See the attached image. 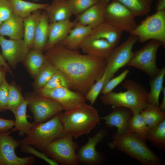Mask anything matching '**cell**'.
I'll use <instances>...</instances> for the list:
<instances>
[{"label":"cell","mask_w":165,"mask_h":165,"mask_svg":"<svg viewBox=\"0 0 165 165\" xmlns=\"http://www.w3.org/2000/svg\"><path fill=\"white\" fill-rule=\"evenodd\" d=\"M57 70L54 66L46 60L35 78L34 86L36 90L43 87Z\"/></svg>","instance_id":"33"},{"label":"cell","mask_w":165,"mask_h":165,"mask_svg":"<svg viewBox=\"0 0 165 165\" xmlns=\"http://www.w3.org/2000/svg\"><path fill=\"white\" fill-rule=\"evenodd\" d=\"M126 89L124 92L112 91L103 95L101 101L104 105L113 107H120L130 110L133 114L139 113L149 104L148 92L137 82L128 80L123 84Z\"/></svg>","instance_id":"3"},{"label":"cell","mask_w":165,"mask_h":165,"mask_svg":"<svg viewBox=\"0 0 165 165\" xmlns=\"http://www.w3.org/2000/svg\"><path fill=\"white\" fill-rule=\"evenodd\" d=\"M36 91L37 93L58 102L65 111L73 109L85 103L86 99L84 95L67 88L60 87L51 89L40 88Z\"/></svg>","instance_id":"14"},{"label":"cell","mask_w":165,"mask_h":165,"mask_svg":"<svg viewBox=\"0 0 165 165\" xmlns=\"http://www.w3.org/2000/svg\"><path fill=\"white\" fill-rule=\"evenodd\" d=\"M11 131L0 132V165H31L35 159L32 156L20 157L15 149L21 143L10 135Z\"/></svg>","instance_id":"12"},{"label":"cell","mask_w":165,"mask_h":165,"mask_svg":"<svg viewBox=\"0 0 165 165\" xmlns=\"http://www.w3.org/2000/svg\"><path fill=\"white\" fill-rule=\"evenodd\" d=\"M115 47L105 39L94 38L89 35L85 38L79 47L86 54L105 60Z\"/></svg>","instance_id":"17"},{"label":"cell","mask_w":165,"mask_h":165,"mask_svg":"<svg viewBox=\"0 0 165 165\" xmlns=\"http://www.w3.org/2000/svg\"><path fill=\"white\" fill-rule=\"evenodd\" d=\"M135 17L123 5L117 2L112 1L106 6L104 21L122 31L130 33L137 25Z\"/></svg>","instance_id":"11"},{"label":"cell","mask_w":165,"mask_h":165,"mask_svg":"<svg viewBox=\"0 0 165 165\" xmlns=\"http://www.w3.org/2000/svg\"><path fill=\"white\" fill-rule=\"evenodd\" d=\"M106 75L104 73L102 76L91 86L85 96L86 100L88 101L91 105L95 102L99 94L104 86Z\"/></svg>","instance_id":"38"},{"label":"cell","mask_w":165,"mask_h":165,"mask_svg":"<svg viewBox=\"0 0 165 165\" xmlns=\"http://www.w3.org/2000/svg\"><path fill=\"white\" fill-rule=\"evenodd\" d=\"M66 135L75 138L89 134L100 119L97 110L85 103L73 109L59 113Z\"/></svg>","instance_id":"4"},{"label":"cell","mask_w":165,"mask_h":165,"mask_svg":"<svg viewBox=\"0 0 165 165\" xmlns=\"http://www.w3.org/2000/svg\"><path fill=\"white\" fill-rule=\"evenodd\" d=\"M156 9V11L165 10V0H157Z\"/></svg>","instance_id":"44"},{"label":"cell","mask_w":165,"mask_h":165,"mask_svg":"<svg viewBox=\"0 0 165 165\" xmlns=\"http://www.w3.org/2000/svg\"><path fill=\"white\" fill-rule=\"evenodd\" d=\"M9 86L5 78L0 85V112L7 110Z\"/></svg>","instance_id":"41"},{"label":"cell","mask_w":165,"mask_h":165,"mask_svg":"<svg viewBox=\"0 0 165 165\" xmlns=\"http://www.w3.org/2000/svg\"><path fill=\"white\" fill-rule=\"evenodd\" d=\"M2 22H3L2 21V19H1V16H0V26L1 25V24L2 23Z\"/></svg>","instance_id":"49"},{"label":"cell","mask_w":165,"mask_h":165,"mask_svg":"<svg viewBox=\"0 0 165 165\" xmlns=\"http://www.w3.org/2000/svg\"><path fill=\"white\" fill-rule=\"evenodd\" d=\"M49 22L45 10L42 12L36 28L31 49L43 53L46 45L48 36Z\"/></svg>","instance_id":"25"},{"label":"cell","mask_w":165,"mask_h":165,"mask_svg":"<svg viewBox=\"0 0 165 165\" xmlns=\"http://www.w3.org/2000/svg\"><path fill=\"white\" fill-rule=\"evenodd\" d=\"M130 33L137 36L140 43L155 40L160 42L164 47L165 10L156 11L152 15L147 16Z\"/></svg>","instance_id":"6"},{"label":"cell","mask_w":165,"mask_h":165,"mask_svg":"<svg viewBox=\"0 0 165 165\" xmlns=\"http://www.w3.org/2000/svg\"><path fill=\"white\" fill-rule=\"evenodd\" d=\"M13 13L24 18L38 10L45 9L48 4H39L24 0H9Z\"/></svg>","instance_id":"27"},{"label":"cell","mask_w":165,"mask_h":165,"mask_svg":"<svg viewBox=\"0 0 165 165\" xmlns=\"http://www.w3.org/2000/svg\"><path fill=\"white\" fill-rule=\"evenodd\" d=\"M129 72L128 69H126L117 76L110 79L103 87L101 94L104 95L112 91L117 86L124 80Z\"/></svg>","instance_id":"39"},{"label":"cell","mask_w":165,"mask_h":165,"mask_svg":"<svg viewBox=\"0 0 165 165\" xmlns=\"http://www.w3.org/2000/svg\"><path fill=\"white\" fill-rule=\"evenodd\" d=\"M46 61L43 53L31 49L29 51L24 62L28 72L35 79Z\"/></svg>","instance_id":"29"},{"label":"cell","mask_w":165,"mask_h":165,"mask_svg":"<svg viewBox=\"0 0 165 165\" xmlns=\"http://www.w3.org/2000/svg\"><path fill=\"white\" fill-rule=\"evenodd\" d=\"M73 138L65 135L50 144L43 152L58 164L78 165L79 162L76 152L79 146L78 143L73 141Z\"/></svg>","instance_id":"8"},{"label":"cell","mask_w":165,"mask_h":165,"mask_svg":"<svg viewBox=\"0 0 165 165\" xmlns=\"http://www.w3.org/2000/svg\"><path fill=\"white\" fill-rule=\"evenodd\" d=\"M76 23L75 20L71 21L69 19L49 23L48 39L44 51L48 50L64 39L74 27Z\"/></svg>","instance_id":"18"},{"label":"cell","mask_w":165,"mask_h":165,"mask_svg":"<svg viewBox=\"0 0 165 165\" xmlns=\"http://www.w3.org/2000/svg\"><path fill=\"white\" fill-rule=\"evenodd\" d=\"M60 87L72 89V84L68 77L62 72L57 69L48 82L41 88L51 89Z\"/></svg>","instance_id":"35"},{"label":"cell","mask_w":165,"mask_h":165,"mask_svg":"<svg viewBox=\"0 0 165 165\" xmlns=\"http://www.w3.org/2000/svg\"><path fill=\"white\" fill-rule=\"evenodd\" d=\"M2 66H3L2 64L1 63V62L0 61V68L2 67Z\"/></svg>","instance_id":"50"},{"label":"cell","mask_w":165,"mask_h":165,"mask_svg":"<svg viewBox=\"0 0 165 165\" xmlns=\"http://www.w3.org/2000/svg\"><path fill=\"white\" fill-rule=\"evenodd\" d=\"M4 69L0 68V85L5 78Z\"/></svg>","instance_id":"47"},{"label":"cell","mask_w":165,"mask_h":165,"mask_svg":"<svg viewBox=\"0 0 165 165\" xmlns=\"http://www.w3.org/2000/svg\"><path fill=\"white\" fill-rule=\"evenodd\" d=\"M46 60L68 77L72 89L84 96L103 74L106 60L87 54H82L58 43L44 54Z\"/></svg>","instance_id":"1"},{"label":"cell","mask_w":165,"mask_h":165,"mask_svg":"<svg viewBox=\"0 0 165 165\" xmlns=\"http://www.w3.org/2000/svg\"><path fill=\"white\" fill-rule=\"evenodd\" d=\"M149 128L139 113L133 115L129 123L128 131L138 134L146 141Z\"/></svg>","instance_id":"34"},{"label":"cell","mask_w":165,"mask_h":165,"mask_svg":"<svg viewBox=\"0 0 165 165\" xmlns=\"http://www.w3.org/2000/svg\"><path fill=\"white\" fill-rule=\"evenodd\" d=\"M108 134L105 129L99 130L92 137H89L88 141L79 148L76 152L79 163L89 165H100L105 160V154L97 151L96 147Z\"/></svg>","instance_id":"13"},{"label":"cell","mask_w":165,"mask_h":165,"mask_svg":"<svg viewBox=\"0 0 165 165\" xmlns=\"http://www.w3.org/2000/svg\"><path fill=\"white\" fill-rule=\"evenodd\" d=\"M111 112L107 115L100 117L105 121V124L108 127H115L118 134H124L128 130L129 121L133 114L129 109L120 107H113Z\"/></svg>","instance_id":"16"},{"label":"cell","mask_w":165,"mask_h":165,"mask_svg":"<svg viewBox=\"0 0 165 165\" xmlns=\"http://www.w3.org/2000/svg\"><path fill=\"white\" fill-rule=\"evenodd\" d=\"M49 23L69 19L72 15L68 0H53L46 8Z\"/></svg>","instance_id":"23"},{"label":"cell","mask_w":165,"mask_h":165,"mask_svg":"<svg viewBox=\"0 0 165 165\" xmlns=\"http://www.w3.org/2000/svg\"><path fill=\"white\" fill-rule=\"evenodd\" d=\"M14 125V120L0 117V132H7L13 128Z\"/></svg>","instance_id":"43"},{"label":"cell","mask_w":165,"mask_h":165,"mask_svg":"<svg viewBox=\"0 0 165 165\" xmlns=\"http://www.w3.org/2000/svg\"><path fill=\"white\" fill-rule=\"evenodd\" d=\"M147 125L150 128L154 127L165 119V112L159 106L149 104L140 113Z\"/></svg>","instance_id":"31"},{"label":"cell","mask_w":165,"mask_h":165,"mask_svg":"<svg viewBox=\"0 0 165 165\" xmlns=\"http://www.w3.org/2000/svg\"><path fill=\"white\" fill-rule=\"evenodd\" d=\"M100 1L99 0H68L72 14L76 16Z\"/></svg>","instance_id":"37"},{"label":"cell","mask_w":165,"mask_h":165,"mask_svg":"<svg viewBox=\"0 0 165 165\" xmlns=\"http://www.w3.org/2000/svg\"><path fill=\"white\" fill-rule=\"evenodd\" d=\"M124 6L135 16L147 15L151 11L153 0H112Z\"/></svg>","instance_id":"30"},{"label":"cell","mask_w":165,"mask_h":165,"mask_svg":"<svg viewBox=\"0 0 165 165\" xmlns=\"http://www.w3.org/2000/svg\"><path fill=\"white\" fill-rule=\"evenodd\" d=\"M25 98L36 123L46 121L64 110L56 101L37 93L27 95Z\"/></svg>","instance_id":"10"},{"label":"cell","mask_w":165,"mask_h":165,"mask_svg":"<svg viewBox=\"0 0 165 165\" xmlns=\"http://www.w3.org/2000/svg\"><path fill=\"white\" fill-rule=\"evenodd\" d=\"M122 32L110 24L104 21L93 28L89 35L94 38L105 39L116 47L120 41Z\"/></svg>","instance_id":"21"},{"label":"cell","mask_w":165,"mask_h":165,"mask_svg":"<svg viewBox=\"0 0 165 165\" xmlns=\"http://www.w3.org/2000/svg\"><path fill=\"white\" fill-rule=\"evenodd\" d=\"M146 140L138 134L128 131L122 134L115 133L107 145L130 156L142 165H160L161 160L146 143Z\"/></svg>","instance_id":"2"},{"label":"cell","mask_w":165,"mask_h":165,"mask_svg":"<svg viewBox=\"0 0 165 165\" xmlns=\"http://www.w3.org/2000/svg\"><path fill=\"white\" fill-rule=\"evenodd\" d=\"M24 35L23 18L13 13L0 26V36L19 39L23 38Z\"/></svg>","instance_id":"20"},{"label":"cell","mask_w":165,"mask_h":165,"mask_svg":"<svg viewBox=\"0 0 165 165\" xmlns=\"http://www.w3.org/2000/svg\"><path fill=\"white\" fill-rule=\"evenodd\" d=\"M100 1L104 2L105 3L108 4L112 1V0H99Z\"/></svg>","instance_id":"48"},{"label":"cell","mask_w":165,"mask_h":165,"mask_svg":"<svg viewBox=\"0 0 165 165\" xmlns=\"http://www.w3.org/2000/svg\"><path fill=\"white\" fill-rule=\"evenodd\" d=\"M165 75V68L164 67L160 69L156 76L150 80V89L148 95L149 104L159 106L160 96L163 88Z\"/></svg>","instance_id":"28"},{"label":"cell","mask_w":165,"mask_h":165,"mask_svg":"<svg viewBox=\"0 0 165 165\" xmlns=\"http://www.w3.org/2000/svg\"><path fill=\"white\" fill-rule=\"evenodd\" d=\"M92 28L76 22L67 36L59 43L71 50H76L85 38L90 34Z\"/></svg>","instance_id":"22"},{"label":"cell","mask_w":165,"mask_h":165,"mask_svg":"<svg viewBox=\"0 0 165 165\" xmlns=\"http://www.w3.org/2000/svg\"><path fill=\"white\" fill-rule=\"evenodd\" d=\"M13 13L9 0H0V15L2 22L9 18Z\"/></svg>","instance_id":"42"},{"label":"cell","mask_w":165,"mask_h":165,"mask_svg":"<svg viewBox=\"0 0 165 165\" xmlns=\"http://www.w3.org/2000/svg\"><path fill=\"white\" fill-rule=\"evenodd\" d=\"M150 128V127H149ZM146 140L159 148L165 147V119L156 126L150 128Z\"/></svg>","instance_id":"32"},{"label":"cell","mask_w":165,"mask_h":165,"mask_svg":"<svg viewBox=\"0 0 165 165\" xmlns=\"http://www.w3.org/2000/svg\"><path fill=\"white\" fill-rule=\"evenodd\" d=\"M59 113L46 121L36 123L20 141L21 144L34 146L43 152L50 144L65 135Z\"/></svg>","instance_id":"5"},{"label":"cell","mask_w":165,"mask_h":165,"mask_svg":"<svg viewBox=\"0 0 165 165\" xmlns=\"http://www.w3.org/2000/svg\"><path fill=\"white\" fill-rule=\"evenodd\" d=\"M25 100L21 91L13 83L9 84L7 110L13 113Z\"/></svg>","instance_id":"36"},{"label":"cell","mask_w":165,"mask_h":165,"mask_svg":"<svg viewBox=\"0 0 165 165\" xmlns=\"http://www.w3.org/2000/svg\"><path fill=\"white\" fill-rule=\"evenodd\" d=\"M0 61L1 62L2 64L3 67L6 69L7 70L8 72H10V70L9 69V66L7 65L6 63V61L2 57V55L0 53Z\"/></svg>","instance_id":"46"},{"label":"cell","mask_w":165,"mask_h":165,"mask_svg":"<svg viewBox=\"0 0 165 165\" xmlns=\"http://www.w3.org/2000/svg\"><path fill=\"white\" fill-rule=\"evenodd\" d=\"M20 146L22 152L27 154H32L43 160L50 165H59L54 160L48 157L44 153L38 151L31 145L21 144Z\"/></svg>","instance_id":"40"},{"label":"cell","mask_w":165,"mask_h":165,"mask_svg":"<svg viewBox=\"0 0 165 165\" xmlns=\"http://www.w3.org/2000/svg\"><path fill=\"white\" fill-rule=\"evenodd\" d=\"M138 41L137 36L130 34L125 42L113 50L106 60V65L104 72L106 75L104 86L120 69L126 65L132 55L133 47Z\"/></svg>","instance_id":"9"},{"label":"cell","mask_w":165,"mask_h":165,"mask_svg":"<svg viewBox=\"0 0 165 165\" xmlns=\"http://www.w3.org/2000/svg\"><path fill=\"white\" fill-rule=\"evenodd\" d=\"M0 46L2 57L13 68L24 61L30 50L23 38L8 39L0 36Z\"/></svg>","instance_id":"15"},{"label":"cell","mask_w":165,"mask_h":165,"mask_svg":"<svg viewBox=\"0 0 165 165\" xmlns=\"http://www.w3.org/2000/svg\"><path fill=\"white\" fill-rule=\"evenodd\" d=\"M42 13L41 10H38L33 12L30 15L23 18V39L30 50L32 48L35 31Z\"/></svg>","instance_id":"26"},{"label":"cell","mask_w":165,"mask_h":165,"mask_svg":"<svg viewBox=\"0 0 165 165\" xmlns=\"http://www.w3.org/2000/svg\"><path fill=\"white\" fill-rule=\"evenodd\" d=\"M108 4L100 1L81 14L77 16L75 20L92 28L104 21L105 14Z\"/></svg>","instance_id":"19"},{"label":"cell","mask_w":165,"mask_h":165,"mask_svg":"<svg viewBox=\"0 0 165 165\" xmlns=\"http://www.w3.org/2000/svg\"><path fill=\"white\" fill-rule=\"evenodd\" d=\"M28 104V100L25 98L23 102L13 113L15 120L14 127L10 131L11 133L18 131L19 135L23 136L28 134L36 124L35 122L31 123L28 121L29 116L27 114Z\"/></svg>","instance_id":"24"},{"label":"cell","mask_w":165,"mask_h":165,"mask_svg":"<svg viewBox=\"0 0 165 165\" xmlns=\"http://www.w3.org/2000/svg\"><path fill=\"white\" fill-rule=\"evenodd\" d=\"M162 92L163 94V97L162 101L160 105H159V107L163 111H165V87H163Z\"/></svg>","instance_id":"45"},{"label":"cell","mask_w":165,"mask_h":165,"mask_svg":"<svg viewBox=\"0 0 165 165\" xmlns=\"http://www.w3.org/2000/svg\"><path fill=\"white\" fill-rule=\"evenodd\" d=\"M32 0L35 1H38L39 0Z\"/></svg>","instance_id":"51"},{"label":"cell","mask_w":165,"mask_h":165,"mask_svg":"<svg viewBox=\"0 0 165 165\" xmlns=\"http://www.w3.org/2000/svg\"><path fill=\"white\" fill-rule=\"evenodd\" d=\"M162 43L155 40H150L145 46L133 52L126 66L140 70L147 74L151 79L155 77L160 69L156 64V54Z\"/></svg>","instance_id":"7"}]
</instances>
